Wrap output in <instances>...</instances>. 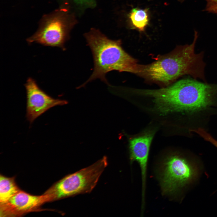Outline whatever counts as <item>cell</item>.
Listing matches in <instances>:
<instances>
[{
	"label": "cell",
	"mask_w": 217,
	"mask_h": 217,
	"mask_svg": "<svg viewBox=\"0 0 217 217\" xmlns=\"http://www.w3.org/2000/svg\"><path fill=\"white\" fill-rule=\"evenodd\" d=\"M140 93L152 98L155 109L161 115L193 112L204 109L212 103L217 94V84L185 79L166 88L142 90Z\"/></svg>",
	"instance_id": "6da1fadb"
},
{
	"label": "cell",
	"mask_w": 217,
	"mask_h": 217,
	"mask_svg": "<svg viewBox=\"0 0 217 217\" xmlns=\"http://www.w3.org/2000/svg\"><path fill=\"white\" fill-rule=\"evenodd\" d=\"M198 37L195 31L192 43L177 46L171 53L147 65H140L138 74L150 80L168 84L182 75H190L206 83L204 75V53L196 54L195 47Z\"/></svg>",
	"instance_id": "7a4b0ae2"
},
{
	"label": "cell",
	"mask_w": 217,
	"mask_h": 217,
	"mask_svg": "<svg viewBox=\"0 0 217 217\" xmlns=\"http://www.w3.org/2000/svg\"><path fill=\"white\" fill-rule=\"evenodd\" d=\"M85 37L92 52L94 67L89 78L79 88L98 79L109 84L106 75L112 71L137 74L139 65L124 50L120 40L110 39L95 30L85 34Z\"/></svg>",
	"instance_id": "3957f363"
},
{
	"label": "cell",
	"mask_w": 217,
	"mask_h": 217,
	"mask_svg": "<svg viewBox=\"0 0 217 217\" xmlns=\"http://www.w3.org/2000/svg\"><path fill=\"white\" fill-rule=\"evenodd\" d=\"M107 157L58 181L44 193L48 202L90 193L108 165Z\"/></svg>",
	"instance_id": "277c9868"
},
{
	"label": "cell",
	"mask_w": 217,
	"mask_h": 217,
	"mask_svg": "<svg viewBox=\"0 0 217 217\" xmlns=\"http://www.w3.org/2000/svg\"><path fill=\"white\" fill-rule=\"evenodd\" d=\"M159 182L164 194L172 195L192 181L196 170L190 162L176 154L167 156L159 169Z\"/></svg>",
	"instance_id": "5b68a950"
},
{
	"label": "cell",
	"mask_w": 217,
	"mask_h": 217,
	"mask_svg": "<svg viewBox=\"0 0 217 217\" xmlns=\"http://www.w3.org/2000/svg\"><path fill=\"white\" fill-rule=\"evenodd\" d=\"M70 28L68 15L60 9L46 16L38 30L27 41L29 44L36 43L45 46L58 47L64 51Z\"/></svg>",
	"instance_id": "8992f818"
},
{
	"label": "cell",
	"mask_w": 217,
	"mask_h": 217,
	"mask_svg": "<svg viewBox=\"0 0 217 217\" xmlns=\"http://www.w3.org/2000/svg\"><path fill=\"white\" fill-rule=\"evenodd\" d=\"M24 85L26 93V117L30 124L51 108L68 103L66 100L55 99L49 96L31 77L27 79Z\"/></svg>",
	"instance_id": "52a82bcc"
},
{
	"label": "cell",
	"mask_w": 217,
	"mask_h": 217,
	"mask_svg": "<svg viewBox=\"0 0 217 217\" xmlns=\"http://www.w3.org/2000/svg\"><path fill=\"white\" fill-rule=\"evenodd\" d=\"M149 131L130 138L128 140L131 164L137 162L140 168L142 181V200H145V193L148 161L150 147L154 134Z\"/></svg>",
	"instance_id": "ba28073f"
},
{
	"label": "cell",
	"mask_w": 217,
	"mask_h": 217,
	"mask_svg": "<svg viewBox=\"0 0 217 217\" xmlns=\"http://www.w3.org/2000/svg\"><path fill=\"white\" fill-rule=\"evenodd\" d=\"M47 202L44 194L34 195L20 190L7 202L1 205V212L2 215H21L36 210Z\"/></svg>",
	"instance_id": "9c48e42d"
},
{
	"label": "cell",
	"mask_w": 217,
	"mask_h": 217,
	"mask_svg": "<svg viewBox=\"0 0 217 217\" xmlns=\"http://www.w3.org/2000/svg\"><path fill=\"white\" fill-rule=\"evenodd\" d=\"M20 190L14 178L0 176V205L5 204Z\"/></svg>",
	"instance_id": "30bf717a"
},
{
	"label": "cell",
	"mask_w": 217,
	"mask_h": 217,
	"mask_svg": "<svg viewBox=\"0 0 217 217\" xmlns=\"http://www.w3.org/2000/svg\"><path fill=\"white\" fill-rule=\"evenodd\" d=\"M130 18L133 25L140 31H143L147 25L148 16L146 10L133 9L130 13Z\"/></svg>",
	"instance_id": "8fae6325"
},
{
	"label": "cell",
	"mask_w": 217,
	"mask_h": 217,
	"mask_svg": "<svg viewBox=\"0 0 217 217\" xmlns=\"http://www.w3.org/2000/svg\"><path fill=\"white\" fill-rule=\"evenodd\" d=\"M77 4L87 7H93L95 5V0H74Z\"/></svg>",
	"instance_id": "7c38bea8"
},
{
	"label": "cell",
	"mask_w": 217,
	"mask_h": 217,
	"mask_svg": "<svg viewBox=\"0 0 217 217\" xmlns=\"http://www.w3.org/2000/svg\"><path fill=\"white\" fill-rule=\"evenodd\" d=\"M206 10L209 12L217 14V3L207 4Z\"/></svg>",
	"instance_id": "4fadbf2b"
},
{
	"label": "cell",
	"mask_w": 217,
	"mask_h": 217,
	"mask_svg": "<svg viewBox=\"0 0 217 217\" xmlns=\"http://www.w3.org/2000/svg\"><path fill=\"white\" fill-rule=\"evenodd\" d=\"M208 2V3H211L213 2L214 0H206Z\"/></svg>",
	"instance_id": "5bb4252c"
},
{
	"label": "cell",
	"mask_w": 217,
	"mask_h": 217,
	"mask_svg": "<svg viewBox=\"0 0 217 217\" xmlns=\"http://www.w3.org/2000/svg\"><path fill=\"white\" fill-rule=\"evenodd\" d=\"M215 2H217V0H215Z\"/></svg>",
	"instance_id": "9a60e30c"
}]
</instances>
